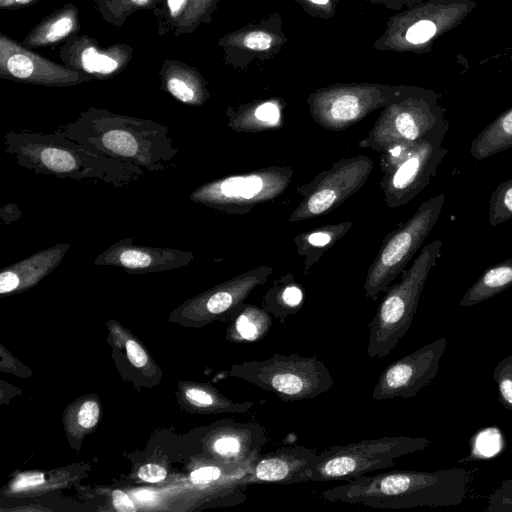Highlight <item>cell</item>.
<instances>
[{
    "instance_id": "6da1fadb",
    "label": "cell",
    "mask_w": 512,
    "mask_h": 512,
    "mask_svg": "<svg viewBox=\"0 0 512 512\" xmlns=\"http://www.w3.org/2000/svg\"><path fill=\"white\" fill-rule=\"evenodd\" d=\"M473 479L474 471L462 467L437 471L395 470L352 477L324 490L320 497L378 509L450 507L465 501Z\"/></svg>"
},
{
    "instance_id": "7a4b0ae2",
    "label": "cell",
    "mask_w": 512,
    "mask_h": 512,
    "mask_svg": "<svg viewBox=\"0 0 512 512\" xmlns=\"http://www.w3.org/2000/svg\"><path fill=\"white\" fill-rule=\"evenodd\" d=\"M5 151L16 163L35 173L76 181L93 180L128 188L144 175V169L67 138L61 131L51 134L22 131L4 136Z\"/></svg>"
},
{
    "instance_id": "3957f363",
    "label": "cell",
    "mask_w": 512,
    "mask_h": 512,
    "mask_svg": "<svg viewBox=\"0 0 512 512\" xmlns=\"http://www.w3.org/2000/svg\"><path fill=\"white\" fill-rule=\"evenodd\" d=\"M60 131L79 144L149 172L165 170L179 153L167 127L138 118L87 115Z\"/></svg>"
},
{
    "instance_id": "277c9868",
    "label": "cell",
    "mask_w": 512,
    "mask_h": 512,
    "mask_svg": "<svg viewBox=\"0 0 512 512\" xmlns=\"http://www.w3.org/2000/svg\"><path fill=\"white\" fill-rule=\"evenodd\" d=\"M441 238L426 244L411 266L391 284L369 322L367 354L382 359L390 354L410 329L430 271L441 255Z\"/></svg>"
},
{
    "instance_id": "5b68a950",
    "label": "cell",
    "mask_w": 512,
    "mask_h": 512,
    "mask_svg": "<svg viewBox=\"0 0 512 512\" xmlns=\"http://www.w3.org/2000/svg\"><path fill=\"white\" fill-rule=\"evenodd\" d=\"M231 374L284 402L315 399L334 386V378L317 356L273 353L263 360H248L232 368Z\"/></svg>"
},
{
    "instance_id": "8992f818",
    "label": "cell",
    "mask_w": 512,
    "mask_h": 512,
    "mask_svg": "<svg viewBox=\"0 0 512 512\" xmlns=\"http://www.w3.org/2000/svg\"><path fill=\"white\" fill-rule=\"evenodd\" d=\"M448 129L380 153V187L389 208L408 204L429 185L448 152L443 146Z\"/></svg>"
},
{
    "instance_id": "52a82bcc",
    "label": "cell",
    "mask_w": 512,
    "mask_h": 512,
    "mask_svg": "<svg viewBox=\"0 0 512 512\" xmlns=\"http://www.w3.org/2000/svg\"><path fill=\"white\" fill-rule=\"evenodd\" d=\"M444 201V193L429 198L386 235L364 280L366 298L376 301L402 273L437 223Z\"/></svg>"
},
{
    "instance_id": "ba28073f",
    "label": "cell",
    "mask_w": 512,
    "mask_h": 512,
    "mask_svg": "<svg viewBox=\"0 0 512 512\" xmlns=\"http://www.w3.org/2000/svg\"><path fill=\"white\" fill-rule=\"evenodd\" d=\"M431 445L424 437L385 436L328 447L319 453L311 481L348 480L394 466L395 460Z\"/></svg>"
},
{
    "instance_id": "9c48e42d",
    "label": "cell",
    "mask_w": 512,
    "mask_h": 512,
    "mask_svg": "<svg viewBox=\"0 0 512 512\" xmlns=\"http://www.w3.org/2000/svg\"><path fill=\"white\" fill-rule=\"evenodd\" d=\"M293 175L290 166L273 165L211 180L196 188L189 198L222 213L246 214L282 195Z\"/></svg>"
},
{
    "instance_id": "30bf717a",
    "label": "cell",
    "mask_w": 512,
    "mask_h": 512,
    "mask_svg": "<svg viewBox=\"0 0 512 512\" xmlns=\"http://www.w3.org/2000/svg\"><path fill=\"white\" fill-rule=\"evenodd\" d=\"M408 89L379 83H337L311 92L306 101L313 120L322 128L337 132L384 108Z\"/></svg>"
},
{
    "instance_id": "8fae6325",
    "label": "cell",
    "mask_w": 512,
    "mask_h": 512,
    "mask_svg": "<svg viewBox=\"0 0 512 512\" xmlns=\"http://www.w3.org/2000/svg\"><path fill=\"white\" fill-rule=\"evenodd\" d=\"M449 128L440 110L410 88L382 108L358 146L382 153L394 146L421 141Z\"/></svg>"
},
{
    "instance_id": "7c38bea8",
    "label": "cell",
    "mask_w": 512,
    "mask_h": 512,
    "mask_svg": "<svg viewBox=\"0 0 512 512\" xmlns=\"http://www.w3.org/2000/svg\"><path fill=\"white\" fill-rule=\"evenodd\" d=\"M373 166V160L363 154L333 163L310 182L296 188L302 200L291 211L288 221L310 220L337 208L364 186Z\"/></svg>"
},
{
    "instance_id": "4fadbf2b",
    "label": "cell",
    "mask_w": 512,
    "mask_h": 512,
    "mask_svg": "<svg viewBox=\"0 0 512 512\" xmlns=\"http://www.w3.org/2000/svg\"><path fill=\"white\" fill-rule=\"evenodd\" d=\"M447 344L446 337H438L389 364L378 377L372 400L410 399L418 395L438 374Z\"/></svg>"
},
{
    "instance_id": "5bb4252c",
    "label": "cell",
    "mask_w": 512,
    "mask_h": 512,
    "mask_svg": "<svg viewBox=\"0 0 512 512\" xmlns=\"http://www.w3.org/2000/svg\"><path fill=\"white\" fill-rule=\"evenodd\" d=\"M319 453L316 448L294 445L260 454L251 465L246 484L290 485L311 481Z\"/></svg>"
},
{
    "instance_id": "9a60e30c",
    "label": "cell",
    "mask_w": 512,
    "mask_h": 512,
    "mask_svg": "<svg viewBox=\"0 0 512 512\" xmlns=\"http://www.w3.org/2000/svg\"><path fill=\"white\" fill-rule=\"evenodd\" d=\"M193 259L194 254L189 251L139 245L133 243L132 238H126L100 253L94 259V264L139 273L183 267Z\"/></svg>"
},
{
    "instance_id": "2e32d148",
    "label": "cell",
    "mask_w": 512,
    "mask_h": 512,
    "mask_svg": "<svg viewBox=\"0 0 512 512\" xmlns=\"http://www.w3.org/2000/svg\"><path fill=\"white\" fill-rule=\"evenodd\" d=\"M287 41L282 17L278 13L249 23L227 40L235 65L241 68H246L256 60L264 61L275 57Z\"/></svg>"
},
{
    "instance_id": "e0dca14e",
    "label": "cell",
    "mask_w": 512,
    "mask_h": 512,
    "mask_svg": "<svg viewBox=\"0 0 512 512\" xmlns=\"http://www.w3.org/2000/svg\"><path fill=\"white\" fill-rule=\"evenodd\" d=\"M70 247L69 243H60L6 267L0 273V293L8 294L47 275L62 262Z\"/></svg>"
},
{
    "instance_id": "ac0fdd59",
    "label": "cell",
    "mask_w": 512,
    "mask_h": 512,
    "mask_svg": "<svg viewBox=\"0 0 512 512\" xmlns=\"http://www.w3.org/2000/svg\"><path fill=\"white\" fill-rule=\"evenodd\" d=\"M286 102L278 97L254 100L227 110L228 127L236 132H264L283 126Z\"/></svg>"
},
{
    "instance_id": "d6986e66",
    "label": "cell",
    "mask_w": 512,
    "mask_h": 512,
    "mask_svg": "<svg viewBox=\"0 0 512 512\" xmlns=\"http://www.w3.org/2000/svg\"><path fill=\"white\" fill-rule=\"evenodd\" d=\"M353 222L326 224L296 235L293 242L303 258V274L307 276L324 253L334 246L351 229Z\"/></svg>"
},
{
    "instance_id": "ffe728a7",
    "label": "cell",
    "mask_w": 512,
    "mask_h": 512,
    "mask_svg": "<svg viewBox=\"0 0 512 512\" xmlns=\"http://www.w3.org/2000/svg\"><path fill=\"white\" fill-rule=\"evenodd\" d=\"M303 303V288L291 273L275 279L262 298V307L280 324L299 312Z\"/></svg>"
},
{
    "instance_id": "44dd1931",
    "label": "cell",
    "mask_w": 512,
    "mask_h": 512,
    "mask_svg": "<svg viewBox=\"0 0 512 512\" xmlns=\"http://www.w3.org/2000/svg\"><path fill=\"white\" fill-rule=\"evenodd\" d=\"M512 286V258L487 268L459 301L461 307H472Z\"/></svg>"
},
{
    "instance_id": "7402d4cb",
    "label": "cell",
    "mask_w": 512,
    "mask_h": 512,
    "mask_svg": "<svg viewBox=\"0 0 512 512\" xmlns=\"http://www.w3.org/2000/svg\"><path fill=\"white\" fill-rule=\"evenodd\" d=\"M233 314L230 336L236 342H258L267 336L272 327V315L263 307L243 303Z\"/></svg>"
},
{
    "instance_id": "603a6c76",
    "label": "cell",
    "mask_w": 512,
    "mask_h": 512,
    "mask_svg": "<svg viewBox=\"0 0 512 512\" xmlns=\"http://www.w3.org/2000/svg\"><path fill=\"white\" fill-rule=\"evenodd\" d=\"M512 148V109L482 129L470 146V154L483 160Z\"/></svg>"
},
{
    "instance_id": "cb8c5ba5",
    "label": "cell",
    "mask_w": 512,
    "mask_h": 512,
    "mask_svg": "<svg viewBox=\"0 0 512 512\" xmlns=\"http://www.w3.org/2000/svg\"><path fill=\"white\" fill-rule=\"evenodd\" d=\"M512 219V179L501 182L489 199L488 221L492 227Z\"/></svg>"
},
{
    "instance_id": "d4e9b609",
    "label": "cell",
    "mask_w": 512,
    "mask_h": 512,
    "mask_svg": "<svg viewBox=\"0 0 512 512\" xmlns=\"http://www.w3.org/2000/svg\"><path fill=\"white\" fill-rule=\"evenodd\" d=\"M501 405L512 412V354L500 360L492 373Z\"/></svg>"
},
{
    "instance_id": "484cf974",
    "label": "cell",
    "mask_w": 512,
    "mask_h": 512,
    "mask_svg": "<svg viewBox=\"0 0 512 512\" xmlns=\"http://www.w3.org/2000/svg\"><path fill=\"white\" fill-rule=\"evenodd\" d=\"M81 61L83 68L90 73L97 72L108 74L117 69L118 63L107 55H102L95 48H86L82 55Z\"/></svg>"
},
{
    "instance_id": "4316f807",
    "label": "cell",
    "mask_w": 512,
    "mask_h": 512,
    "mask_svg": "<svg viewBox=\"0 0 512 512\" xmlns=\"http://www.w3.org/2000/svg\"><path fill=\"white\" fill-rule=\"evenodd\" d=\"M489 512H512V478L504 480L489 496Z\"/></svg>"
},
{
    "instance_id": "83f0119b",
    "label": "cell",
    "mask_w": 512,
    "mask_h": 512,
    "mask_svg": "<svg viewBox=\"0 0 512 512\" xmlns=\"http://www.w3.org/2000/svg\"><path fill=\"white\" fill-rule=\"evenodd\" d=\"M314 18L330 19L336 14L340 0H292Z\"/></svg>"
},
{
    "instance_id": "f1b7e54d",
    "label": "cell",
    "mask_w": 512,
    "mask_h": 512,
    "mask_svg": "<svg viewBox=\"0 0 512 512\" xmlns=\"http://www.w3.org/2000/svg\"><path fill=\"white\" fill-rule=\"evenodd\" d=\"M167 88L175 98L184 103L194 104L202 98L193 86L177 77H172L167 81Z\"/></svg>"
},
{
    "instance_id": "f546056e",
    "label": "cell",
    "mask_w": 512,
    "mask_h": 512,
    "mask_svg": "<svg viewBox=\"0 0 512 512\" xmlns=\"http://www.w3.org/2000/svg\"><path fill=\"white\" fill-rule=\"evenodd\" d=\"M234 468L237 467H232L229 468L228 470H222L220 467L216 465L203 466L194 470L191 473L190 478L192 483L196 485L210 484L220 480L225 472Z\"/></svg>"
},
{
    "instance_id": "4dcf8cb0",
    "label": "cell",
    "mask_w": 512,
    "mask_h": 512,
    "mask_svg": "<svg viewBox=\"0 0 512 512\" xmlns=\"http://www.w3.org/2000/svg\"><path fill=\"white\" fill-rule=\"evenodd\" d=\"M8 71L20 79L28 78L34 69L33 62L24 54H14L7 61Z\"/></svg>"
},
{
    "instance_id": "1f68e13d",
    "label": "cell",
    "mask_w": 512,
    "mask_h": 512,
    "mask_svg": "<svg viewBox=\"0 0 512 512\" xmlns=\"http://www.w3.org/2000/svg\"><path fill=\"white\" fill-rule=\"evenodd\" d=\"M98 417L99 407L97 403L94 401H86L80 407L78 422L84 428H91L97 423Z\"/></svg>"
},
{
    "instance_id": "d6a6232c",
    "label": "cell",
    "mask_w": 512,
    "mask_h": 512,
    "mask_svg": "<svg viewBox=\"0 0 512 512\" xmlns=\"http://www.w3.org/2000/svg\"><path fill=\"white\" fill-rule=\"evenodd\" d=\"M166 470L158 464H145L138 470V477L146 482L156 483L165 479Z\"/></svg>"
},
{
    "instance_id": "836d02e7",
    "label": "cell",
    "mask_w": 512,
    "mask_h": 512,
    "mask_svg": "<svg viewBox=\"0 0 512 512\" xmlns=\"http://www.w3.org/2000/svg\"><path fill=\"white\" fill-rule=\"evenodd\" d=\"M187 398L197 406L211 407L217 405L219 399L209 391L192 388L186 391Z\"/></svg>"
},
{
    "instance_id": "e575fe53",
    "label": "cell",
    "mask_w": 512,
    "mask_h": 512,
    "mask_svg": "<svg viewBox=\"0 0 512 512\" xmlns=\"http://www.w3.org/2000/svg\"><path fill=\"white\" fill-rule=\"evenodd\" d=\"M126 351L130 362L135 367L140 368L147 363V354L137 342L133 340L127 341Z\"/></svg>"
},
{
    "instance_id": "d590c367",
    "label": "cell",
    "mask_w": 512,
    "mask_h": 512,
    "mask_svg": "<svg viewBox=\"0 0 512 512\" xmlns=\"http://www.w3.org/2000/svg\"><path fill=\"white\" fill-rule=\"evenodd\" d=\"M72 28V20L69 17H62L52 24L46 35L49 41H56L67 35Z\"/></svg>"
},
{
    "instance_id": "8d00e7d4",
    "label": "cell",
    "mask_w": 512,
    "mask_h": 512,
    "mask_svg": "<svg viewBox=\"0 0 512 512\" xmlns=\"http://www.w3.org/2000/svg\"><path fill=\"white\" fill-rule=\"evenodd\" d=\"M45 481L42 473H27L21 475L12 485L14 491L27 489L28 487L40 485Z\"/></svg>"
},
{
    "instance_id": "74e56055",
    "label": "cell",
    "mask_w": 512,
    "mask_h": 512,
    "mask_svg": "<svg viewBox=\"0 0 512 512\" xmlns=\"http://www.w3.org/2000/svg\"><path fill=\"white\" fill-rule=\"evenodd\" d=\"M113 505L120 512H135L136 508L127 494L121 490H115L112 494Z\"/></svg>"
},
{
    "instance_id": "f35d334b",
    "label": "cell",
    "mask_w": 512,
    "mask_h": 512,
    "mask_svg": "<svg viewBox=\"0 0 512 512\" xmlns=\"http://www.w3.org/2000/svg\"><path fill=\"white\" fill-rule=\"evenodd\" d=\"M185 0H168V5L172 13H176Z\"/></svg>"
},
{
    "instance_id": "ab89813d",
    "label": "cell",
    "mask_w": 512,
    "mask_h": 512,
    "mask_svg": "<svg viewBox=\"0 0 512 512\" xmlns=\"http://www.w3.org/2000/svg\"><path fill=\"white\" fill-rule=\"evenodd\" d=\"M148 494H150V492H146V491L140 492V493L138 494V498H139L140 500H148V499H152L153 494H152V495L147 496Z\"/></svg>"
},
{
    "instance_id": "60d3db41",
    "label": "cell",
    "mask_w": 512,
    "mask_h": 512,
    "mask_svg": "<svg viewBox=\"0 0 512 512\" xmlns=\"http://www.w3.org/2000/svg\"><path fill=\"white\" fill-rule=\"evenodd\" d=\"M134 3L136 4H139V5H143L145 4L148 0H132Z\"/></svg>"
},
{
    "instance_id": "b9f144b4",
    "label": "cell",
    "mask_w": 512,
    "mask_h": 512,
    "mask_svg": "<svg viewBox=\"0 0 512 512\" xmlns=\"http://www.w3.org/2000/svg\"><path fill=\"white\" fill-rule=\"evenodd\" d=\"M16 1L19 2V3H27V2H29L31 0H16Z\"/></svg>"
}]
</instances>
